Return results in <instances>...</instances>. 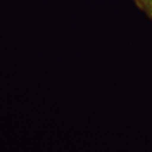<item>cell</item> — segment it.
Wrapping results in <instances>:
<instances>
[{
	"instance_id": "1",
	"label": "cell",
	"mask_w": 152,
	"mask_h": 152,
	"mask_svg": "<svg viewBox=\"0 0 152 152\" xmlns=\"http://www.w3.org/2000/svg\"><path fill=\"white\" fill-rule=\"evenodd\" d=\"M136 6L152 20V0H134Z\"/></svg>"
}]
</instances>
